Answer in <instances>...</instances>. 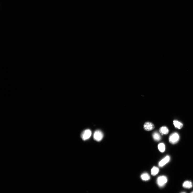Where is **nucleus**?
Returning a JSON list of instances; mask_svg holds the SVG:
<instances>
[{
    "label": "nucleus",
    "mask_w": 193,
    "mask_h": 193,
    "mask_svg": "<svg viewBox=\"0 0 193 193\" xmlns=\"http://www.w3.org/2000/svg\"><path fill=\"white\" fill-rule=\"evenodd\" d=\"M181 193H186L185 192H182Z\"/></svg>",
    "instance_id": "4468645a"
},
{
    "label": "nucleus",
    "mask_w": 193,
    "mask_h": 193,
    "mask_svg": "<svg viewBox=\"0 0 193 193\" xmlns=\"http://www.w3.org/2000/svg\"><path fill=\"white\" fill-rule=\"evenodd\" d=\"M173 124L175 127L178 129L182 128L183 126V124L177 120L174 121Z\"/></svg>",
    "instance_id": "6e6552de"
},
{
    "label": "nucleus",
    "mask_w": 193,
    "mask_h": 193,
    "mask_svg": "<svg viewBox=\"0 0 193 193\" xmlns=\"http://www.w3.org/2000/svg\"><path fill=\"white\" fill-rule=\"evenodd\" d=\"M153 137L154 140L158 141H160L161 138L160 135L157 132L154 133L153 135Z\"/></svg>",
    "instance_id": "9d476101"
},
{
    "label": "nucleus",
    "mask_w": 193,
    "mask_h": 193,
    "mask_svg": "<svg viewBox=\"0 0 193 193\" xmlns=\"http://www.w3.org/2000/svg\"><path fill=\"white\" fill-rule=\"evenodd\" d=\"M183 187L185 188L190 189L192 187V184L190 181H186L183 184Z\"/></svg>",
    "instance_id": "1a4fd4ad"
},
{
    "label": "nucleus",
    "mask_w": 193,
    "mask_h": 193,
    "mask_svg": "<svg viewBox=\"0 0 193 193\" xmlns=\"http://www.w3.org/2000/svg\"><path fill=\"white\" fill-rule=\"evenodd\" d=\"M104 135L103 132L99 130L95 131L93 135V138L95 140L98 142L101 141L103 139Z\"/></svg>",
    "instance_id": "f257e3e1"
},
{
    "label": "nucleus",
    "mask_w": 193,
    "mask_h": 193,
    "mask_svg": "<svg viewBox=\"0 0 193 193\" xmlns=\"http://www.w3.org/2000/svg\"><path fill=\"white\" fill-rule=\"evenodd\" d=\"M158 148L159 151L162 152H163L165 150V146L163 143L159 144L158 146Z\"/></svg>",
    "instance_id": "ddd939ff"
},
{
    "label": "nucleus",
    "mask_w": 193,
    "mask_h": 193,
    "mask_svg": "<svg viewBox=\"0 0 193 193\" xmlns=\"http://www.w3.org/2000/svg\"><path fill=\"white\" fill-rule=\"evenodd\" d=\"M141 178L144 181L148 180L150 178L149 175L147 173H144L142 174L141 176Z\"/></svg>",
    "instance_id": "f8f14e48"
},
{
    "label": "nucleus",
    "mask_w": 193,
    "mask_h": 193,
    "mask_svg": "<svg viewBox=\"0 0 193 193\" xmlns=\"http://www.w3.org/2000/svg\"><path fill=\"white\" fill-rule=\"evenodd\" d=\"M143 128L144 130L147 131H149L154 128V126L152 123L149 122H147L144 124Z\"/></svg>",
    "instance_id": "39448f33"
},
{
    "label": "nucleus",
    "mask_w": 193,
    "mask_h": 193,
    "mask_svg": "<svg viewBox=\"0 0 193 193\" xmlns=\"http://www.w3.org/2000/svg\"><path fill=\"white\" fill-rule=\"evenodd\" d=\"M191 193H193V191Z\"/></svg>",
    "instance_id": "2eb2a0df"
},
{
    "label": "nucleus",
    "mask_w": 193,
    "mask_h": 193,
    "mask_svg": "<svg viewBox=\"0 0 193 193\" xmlns=\"http://www.w3.org/2000/svg\"><path fill=\"white\" fill-rule=\"evenodd\" d=\"M170 157L169 156L167 155L162 159L159 163V165L160 167H162L169 162Z\"/></svg>",
    "instance_id": "423d86ee"
},
{
    "label": "nucleus",
    "mask_w": 193,
    "mask_h": 193,
    "mask_svg": "<svg viewBox=\"0 0 193 193\" xmlns=\"http://www.w3.org/2000/svg\"><path fill=\"white\" fill-rule=\"evenodd\" d=\"M167 178L165 176H159L157 180V183L159 186L161 187H163L167 183Z\"/></svg>",
    "instance_id": "f03ea898"
},
{
    "label": "nucleus",
    "mask_w": 193,
    "mask_h": 193,
    "mask_svg": "<svg viewBox=\"0 0 193 193\" xmlns=\"http://www.w3.org/2000/svg\"><path fill=\"white\" fill-rule=\"evenodd\" d=\"M179 140V135L176 132L173 133L170 135L169 138V141L172 144L177 143Z\"/></svg>",
    "instance_id": "7ed1b4c3"
},
{
    "label": "nucleus",
    "mask_w": 193,
    "mask_h": 193,
    "mask_svg": "<svg viewBox=\"0 0 193 193\" xmlns=\"http://www.w3.org/2000/svg\"><path fill=\"white\" fill-rule=\"evenodd\" d=\"M159 172V169L157 167L154 166L152 168L151 170V175L155 176Z\"/></svg>",
    "instance_id": "9b49d317"
},
{
    "label": "nucleus",
    "mask_w": 193,
    "mask_h": 193,
    "mask_svg": "<svg viewBox=\"0 0 193 193\" xmlns=\"http://www.w3.org/2000/svg\"><path fill=\"white\" fill-rule=\"evenodd\" d=\"M92 132L90 129H88L84 131L81 134V138L84 141L88 139L92 135Z\"/></svg>",
    "instance_id": "20e7f679"
},
{
    "label": "nucleus",
    "mask_w": 193,
    "mask_h": 193,
    "mask_svg": "<svg viewBox=\"0 0 193 193\" xmlns=\"http://www.w3.org/2000/svg\"><path fill=\"white\" fill-rule=\"evenodd\" d=\"M159 131L162 135H166L168 133L169 130L166 127L164 126L160 128Z\"/></svg>",
    "instance_id": "0eeeda50"
}]
</instances>
